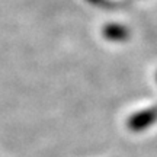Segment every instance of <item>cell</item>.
Returning a JSON list of instances; mask_svg holds the SVG:
<instances>
[{"label":"cell","mask_w":157,"mask_h":157,"mask_svg":"<svg viewBox=\"0 0 157 157\" xmlns=\"http://www.w3.org/2000/svg\"><path fill=\"white\" fill-rule=\"evenodd\" d=\"M89 2H99V0H89Z\"/></svg>","instance_id":"cell-3"},{"label":"cell","mask_w":157,"mask_h":157,"mask_svg":"<svg viewBox=\"0 0 157 157\" xmlns=\"http://www.w3.org/2000/svg\"><path fill=\"white\" fill-rule=\"evenodd\" d=\"M156 77H157V74H156Z\"/></svg>","instance_id":"cell-4"},{"label":"cell","mask_w":157,"mask_h":157,"mask_svg":"<svg viewBox=\"0 0 157 157\" xmlns=\"http://www.w3.org/2000/svg\"><path fill=\"white\" fill-rule=\"evenodd\" d=\"M103 36L108 41L113 42H122L129 38V29L119 23H108L103 28Z\"/></svg>","instance_id":"cell-2"},{"label":"cell","mask_w":157,"mask_h":157,"mask_svg":"<svg viewBox=\"0 0 157 157\" xmlns=\"http://www.w3.org/2000/svg\"><path fill=\"white\" fill-rule=\"evenodd\" d=\"M156 121H157V106H153L131 115L128 118V121H127V127L129 128V131L140 132V131L147 129Z\"/></svg>","instance_id":"cell-1"}]
</instances>
